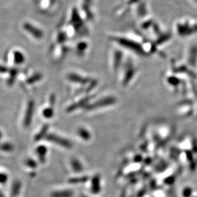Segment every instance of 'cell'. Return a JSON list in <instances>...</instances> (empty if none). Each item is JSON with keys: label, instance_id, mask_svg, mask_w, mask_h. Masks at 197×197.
<instances>
[{"label": "cell", "instance_id": "10", "mask_svg": "<svg viewBox=\"0 0 197 197\" xmlns=\"http://www.w3.org/2000/svg\"><path fill=\"white\" fill-rule=\"evenodd\" d=\"M23 28L27 32L30 33L31 35L35 38L41 39L43 37V33L40 29L33 26L30 23H24L23 24Z\"/></svg>", "mask_w": 197, "mask_h": 197}, {"label": "cell", "instance_id": "27", "mask_svg": "<svg viewBox=\"0 0 197 197\" xmlns=\"http://www.w3.org/2000/svg\"><path fill=\"white\" fill-rule=\"evenodd\" d=\"M25 164L29 168L36 169L37 167V163L32 158H28L25 161Z\"/></svg>", "mask_w": 197, "mask_h": 197}, {"label": "cell", "instance_id": "11", "mask_svg": "<svg viewBox=\"0 0 197 197\" xmlns=\"http://www.w3.org/2000/svg\"><path fill=\"white\" fill-rule=\"evenodd\" d=\"M72 22L73 24V26L77 29L81 28L83 25L82 21L77 10V9H74L73 10L72 16Z\"/></svg>", "mask_w": 197, "mask_h": 197}, {"label": "cell", "instance_id": "3", "mask_svg": "<svg viewBox=\"0 0 197 197\" xmlns=\"http://www.w3.org/2000/svg\"><path fill=\"white\" fill-rule=\"evenodd\" d=\"M174 33L181 38H186L197 33V21L188 17H182L174 24Z\"/></svg>", "mask_w": 197, "mask_h": 197}, {"label": "cell", "instance_id": "30", "mask_svg": "<svg viewBox=\"0 0 197 197\" xmlns=\"http://www.w3.org/2000/svg\"><path fill=\"white\" fill-rule=\"evenodd\" d=\"M8 72V69L6 66L0 65V73H4Z\"/></svg>", "mask_w": 197, "mask_h": 197}, {"label": "cell", "instance_id": "15", "mask_svg": "<svg viewBox=\"0 0 197 197\" xmlns=\"http://www.w3.org/2000/svg\"><path fill=\"white\" fill-rule=\"evenodd\" d=\"M91 99V97H86L84 98V99H82V100H81L79 102H78V103H74V104H73L72 105H70V107H68L67 108V112H72L73 110H75L77 109H78V108H80V107H82L83 106H86V104L88 103L89 100H90Z\"/></svg>", "mask_w": 197, "mask_h": 197}, {"label": "cell", "instance_id": "31", "mask_svg": "<svg viewBox=\"0 0 197 197\" xmlns=\"http://www.w3.org/2000/svg\"><path fill=\"white\" fill-rule=\"evenodd\" d=\"M65 38L66 39V37H65V34H61L60 36H59V38H58V40L60 42H62L63 41H65L64 40H65Z\"/></svg>", "mask_w": 197, "mask_h": 197}, {"label": "cell", "instance_id": "14", "mask_svg": "<svg viewBox=\"0 0 197 197\" xmlns=\"http://www.w3.org/2000/svg\"><path fill=\"white\" fill-rule=\"evenodd\" d=\"M73 191L69 190H58L53 191L51 193V197H73Z\"/></svg>", "mask_w": 197, "mask_h": 197}, {"label": "cell", "instance_id": "13", "mask_svg": "<svg viewBox=\"0 0 197 197\" xmlns=\"http://www.w3.org/2000/svg\"><path fill=\"white\" fill-rule=\"evenodd\" d=\"M36 153L38 157L39 161H40L42 163H43L46 162V155L47 153V149L45 146H39L37 147L36 149Z\"/></svg>", "mask_w": 197, "mask_h": 197}, {"label": "cell", "instance_id": "25", "mask_svg": "<svg viewBox=\"0 0 197 197\" xmlns=\"http://www.w3.org/2000/svg\"><path fill=\"white\" fill-rule=\"evenodd\" d=\"M88 48V44L87 42H81L77 44V51L81 53H84Z\"/></svg>", "mask_w": 197, "mask_h": 197}, {"label": "cell", "instance_id": "1", "mask_svg": "<svg viewBox=\"0 0 197 197\" xmlns=\"http://www.w3.org/2000/svg\"><path fill=\"white\" fill-rule=\"evenodd\" d=\"M109 38L110 41L124 51H130L140 56H147L144 47L147 38L143 37L140 33L111 34Z\"/></svg>", "mask_w": 197, "mask_h": 197}, {"label": "cell", "instance_id": "2", "mask_svg": "<svg viewBox=\"0 0 197 197\" xmlns=\"http://www.w3.org/2000/svg\"><path fill=\"white\" fill-rule=\"evenodd\" d=\"M139 69L133 59L126 57L120 70L118 72V80L120 85L124 88L131 86L137 80Z\"/></svg>", "mask_w": 197, "mask_h": 197}, {"label": "cell", "instance_id": "22", "mask_svg": "<svg viewBox=\"0 0 197 197\" xmlns=\"http://www.w3.org/2000/svg\"><path fill=\"white\" fill-rule=\"evenodd\" d=\"M13 150V146L9 143H0V151L4 152H10Z\"/></svg>", "mask_w": 197, "mask_h": 197}, {"label": "cell", "instance_id": "32", "mask_svg": "<svg viewBox=\"0 0 197 197\" xmlns=\"http://www.w3.org/2000/svg\"><path fill=\"white\" fill-rule=\"evenodd\" d=\"M50 103L51 105H54L55 103V96L54 95H52L50 98Z\"/></svg>", "mask_w": 197, "mask_h": 197}, {"label": "cell", "instance_id": "17", "mask_svg": "<svg viewBox=\"0 0 197 197\" xmlns=\"http://www.w3.org/2000/svg\"><path fill=\"white\" fill-rule=\"evenodd\" d=\"M49 130V126L47 125H44L41 130L39 131V132L34 137V140L36 142L40 141L43 139H45L46 136L47 135V131Z\"/></svg>", "mask_w": 197, "mask_h": 197}, {"label": "cell", "instance_id": "24", "mask_svg": "<svg viewBox=\"0 0 197 197\" xmlns=\"http://www.w3.org/2000/svg\"><path fill=\"white\" fill-rule=\"evenodd\" d=\"M42 75L41 73H36L35 75H34L32 77H29L26 82H27V83L31 84H33L38 81H40L42 78Z\"/></svg>", "mask_w": 197, "mask_h": 197}, {"label": "cell", "instance_id": "7", "mask_svg": "<svg viewBox=\"0 0 197 197\" xmlns=\"http://www.w3.org/2000/svg\"><path fill=\"white\" fill-rule=\"evenodd\" d=\"M45 139L49 142H51L54 143V144L62 146L64 148L66 149H71L73 146L71 141L55 134H47Z\"/></svg>", "mask_w": 197, "mask_h": 197}, {"label": "cell", "instance_id": "26", "mask_svg": "<svg viewBox=\"0 0 197 197\" xmlns=\"http://www.w3.org/2000/svg\"><path fill=\"white\" fill-rule=\"evenodd\" d=\"M18 73V70H16V69H12V70L10 71V77L9 79H8V84H12L14 82L15 78H16L17 74Z\"/></svg>", "mask_w": 197, "mask_h": 197}, {"label": "cell", "instance_id": "5", "mask_svg": "<svg viewBox=\"0 0 197 197\" xmlns=\"http://www.w3.org/2000/svg\"><path fill=\"white\" fill-rule=\"evenodd\" d=\"M117 102V98L116 96L113 95H106L100 98L95 103L87 105L86 108L88 110H94L114 105Z\"/></svg>", "mask_w": 197, "mask_h": 197}, {"label": "cell", "instance_id": "33", "mask_svg": "<svg viewBox=\"0 0 197 197\" xmlns=\"http://www.w3.org/2000/svg\"><path fill=\"white\" fill-rule=\"evenodd\" d=\"M0 197H5L1 191H0Z\"/></svg>", "mask_w": 197, "mask_h": 197}, {"label": "cell", "instance_id": "28", "mask_svg": "<svg viewBox=\"0 0 197 197\" xmlns=\"http://www.w3.org/2000/svg\"><path fill=\"white\" fill-rule=\"evenodd\" d=\"M8 179V175L6 174L0 173V184L6 183Z\"/></svg>", "mask_w": 197, "mask_h": 197}, {"label": "cell", "instance_id": "35", "mask_svg": "<svg viewBox=\"0 0 197 197\" xmlns=\"http://www.w3.org/2000/svg\"><path fill=\"white\" fill-rule=\"evenodd\" d=\"M80 197H88V196H85V195H82V196H81Z\"/></svg>", "mask_w": 197, "mask_h": 197}, {"label": "cell", "instance_id": "19", "mask_svg": "<svg viewBox=\"0 0 197 197\" xmlns=\"http://www.w3.org/2000/svg\"><path fill=\"white\" fill-rule=\"evenodd\" d=\"M70 163H71V166L72 167V169L75 172H81L84 169V167H83L82 163L77 159H75V158L72 159L71 160Z\"/></svg>", "mask_w": 197, "mask_h": 197}, {"label": "cell", "instance_id": "23", "mask_svg": "<svg viewBox=\"0 0 197 197\" xmlns=\"http://www.w3.org/2000/svg\"><path fill=\"white\" fill-rule=\"evenodd\" d=\"M43 116L46 119H51L54 116V110L52 107H48L42 112Z\"/></svg>", "mask_w": 197, "mask_h": 197}, {"label": "cell", "instance_id": "29", "mask_svg": "<svg viewBox=\"0 0 197 197\" xmlns=\"http://www.w3.org/2000/svg\"><path fill=\"white\" fill-rule=\"evenodd\" d=\"M183 193H184V196H186V197H189L191 193V190L189 188H186L183 191Z\"/></svg>", "mask_w": 197, "mask_h": 197}, {"label": "cell", "instance_id": "9", "mask_svg": "<svg viewBox=\"0 0 197 197\" xmlns=\"http://www.w3.org/2000/svg\"><path fill=\"white\" fill-rule=\"evenodd\" d=\"M68 79L71 82H75L77 84H80L82 85H86L87 84H91L96 79H91L88 77H82L80 75L76 74V73H70L67 76Z\"/></svg>", "mask_w": 197, "mask_h": 197}, {"label": "cell", "instance_id": "21", "mask_svg": "<svg viewBox=\"0 0 197 197\" xmlns=\"http://www.w3.org/2000/svg\"><path fill=\"white\" fill-rule=\"evenodd\" d=\"M77 134L81 139L84 140H89L91 139L90 133L86 128H80L77 130Z\"/></svg>", "mask_w": 197, "mask_h": 197}, {"label": "cell", "instance_id": "12", "mask_svg": "<svg viewBox=\"0 0 197 197\" xmlns=\"http://www.w3.org/2000/svg\"><path fill=\"white\" fill-rule=\"evenodd\" d=\"M100 178L98 175H95L91 180V190L93 193L98 194L100 191Z\"/></svg>", "mask_w": 197, "mask_h": 197}, {"label": "cell", "instance_id": "18", "mask_svg": "<svg viewBox=\"0 0 197 197\" xmlns=\"http://www.w3.org/2000/svg\"><path fill=\"white\" fill-rule=\"evenodd\" d=\"M13 60L16 65H21L25 61V57L20 51H15L13 52Z\"/></svg>", "mask_w": 197, "mask_h": 197}, {"label": "cell", "instance_id": "20", "mask_svg": "<svg viewBox=\"0 0 197 197\" xmlns=\"http://www.w3.org/2000/svg\"><path fill=\"white\" fill-rule=\"evenodd\" d=\"M88 180V177L87 176H81V177H72V178L69 179L68 183L72 184H77L86 183Z\"/></svg>", "mask_w": 197, "mask_h": 197}, {"label": "cell", "instance_id": "6", "mask_svg": "<svg viewBox=\"0 0 197 197\" xmlns=\"http://www.w3.org/2000/svg\"><path fill=\"white\" fill-rule=\"evenodd\" d=\"M187 65L193 70L197 65V45L193 44L187 48L184 60L183 61Z\"/></svg>", "mask_w": 197, "mask_h": 197}, {"label": "cell", "instance_id": "8", "mask_svg": "<svg viewBox=\"0 0 197 197\" xmlns=\"http://www.w3.org/2000/svg\"><path fill=\"white\" fill-rule=\"evenodd\" d=\"M34 101L32 100L29 101L25 113V116H24V120H23V126L24 128H28L31 124L33 113H34Z\"/></svg>", "mask_w": 197, "mask_h": 197}, {"label": "cell", "instance_id": "4", "mask_svg": "<svg viewBox=\"0 0 197 197\" xmlns=\"http://www.w3.org/2000/svg\"><path fill=\"white\" fill-rule=\"evenodd\" d=\"M109 57L111 70L114 74H117L125 61L126 57L125 52L122 49L115 45V47L110 50Z\"/></svg>", "mask_w": 197, "mask_h": 197}, {"label": "cell", "instance_id": "34", "mask_svg": "<svg viewBox=\"0 0 197 197\" xmlns=\"http://www.w3.org/2000/svg\"><path fill=\"white\" fill-rule=\"evenodd\" d=\"M1 137H2V134H1V132L0 131V139H1Z\"/></svg>", "mask_w": 197, "mask_h": 197}, {"label": "cell", "instance_id": "16", "mask_svg": "<svg viewBox=\"0 0 197 197\" xmlns=\"http://www.w3.org/2000/svg\"><path fill=\"white\" fill-rule=\"evenodd\" d=\"M22 187V184L21 181H14L12 186V189H11V197H17L19 193H20Z\"/></svg>", "mask_w": 197, "mask_h": 197}]
</instances>
